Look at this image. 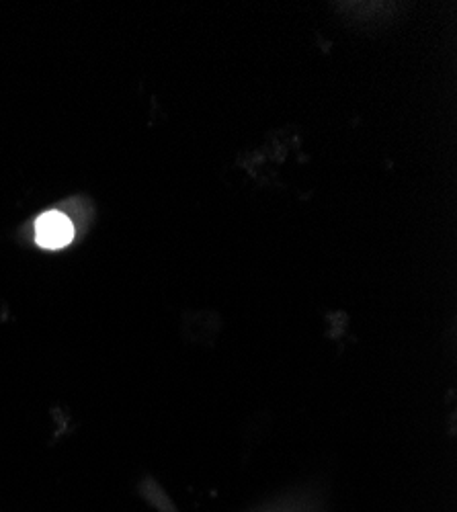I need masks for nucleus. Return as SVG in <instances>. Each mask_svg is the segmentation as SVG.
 <instances>
[{
    "mask_svg": "<svg viewBox=\"0 0 457 512\" xmlns=\"http://www.w3.org/2000/svg\"><path fill=\"white\" fill-rule=\"evenodd\" d=\"M74 238L72 222L60 211H48L35 222V240L46 250H60Z\"/></svg>",
    "mask_w": 457,
    "mask_h": 512,
    "instance_id": "nucleus-1",
    "label": "nucleus"
}]
</instances>
